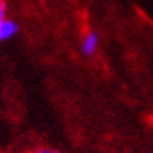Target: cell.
<instances>
[{
    "label": "cell",
    "instance_id": "obj_2",
    "mask_svg": "<svg viewBox=\"0 0 153 153\" xmlns=\"http://www.w3.org/2000/svg\"><path fill=\"white\" fill-rule=\"evenodd\" d=\"M19 24L16 20L13 19H2L0 20V42H3V41H8L11 39L13 36H16L19 33Z\"/></svg>",
    "mask_w": 153,
    "mask_h": 153
},
{
    "label": "cell",
    "instance_id": "obj_1",
    "mask_svg": "<svg viewBox=\"0 0 153 153\" xmlns=\"http://www.w3.org/2000/svg\"><path fill=\"white\" fill-rule=\"evenodd\" d=\"M97 48H99V33L91 30L85 34V38L81 41V53L91 58L97 53Z\"/></svg>",
    "mask_w": 153,
    "mask_h": 153
},
{
    "label": "cell",
    "instance_id": "obj_4",
    "mask_svg": "<svg viewBox=\"0 0 153 153\" xmlns=\"http://www.w3.org/2000/svg\"><path fill=\"white\" fill-rule=\"evenodd\" d=\"M30 153H61L59 150H55V149H48V147H42V149H36Z\"/></svg>",
    "mask_w": 153,
    "mask_h": 153
},
{
    "label": "cell",
    "instance_id": "obj_3",
    "mask_svg": "<svg viewBox=\"0 0 153 153\" xmlns=\"http://www.w3.org/2000/svg\"><path fill=\"white\" fill-rule=\"evenodd\" d=\"M6 14H8V8H6L5 0H0V20L6 19Z\"/></svg>",
    "mask_w": 153,
    "mask_h": 153
}]
</instances>
